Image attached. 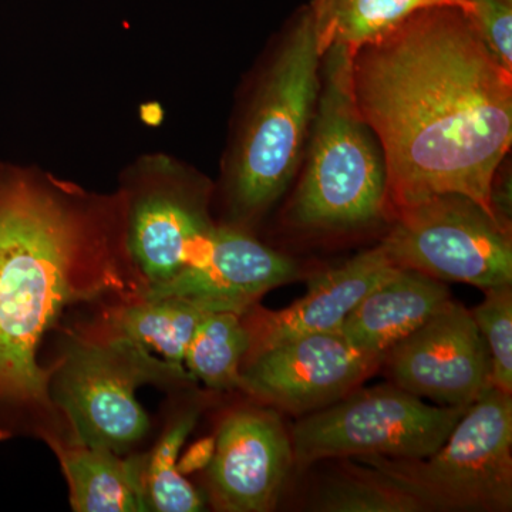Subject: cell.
Masks as SVG:
<instances>
[{
  "label": "cell",
  "mask_w": 512,
  "mask_h": 512,
  "mask_svg": "<svg viewBox=\"0 0 512 512\" xmlns=\"http://www.w3.org/2000/svg\"><path fill=\"white\" fill-rule=\"evenodd\" d=\"M215 453V436L204 437L195 441L187 448L183 456L178 457L177 470L181 476L187 477L191 474L204 471L210 466Z\"/></svg>",
  "instance_id": "cb8c5ba5"
},
{
  "label": "cell",
  "mask_w": 512,
  "mask_h": 512,
  "mask_svg": "<svg viewBox=\"0 0 512 512\" xmlns=\"http://www.w3.org/2000/svg\"><path fill=\"white\" fill-rule=\"evenodd\" d=\"M431 2L434 0H311L306 8L322 56L332 46L355 52Z\"/></svg>",
  "instance_id": "ac0fdd59"
},
{
  "label": "cell",
  "mask_w": 512,
  "mask_h": 512,
  "mask_svg": "<svg viewBox=\"0 0 512 512\" xmlns=\"http://www.w3.org/2000/svg\"><path fill=\"white\" fill-rule=\"evenodd\" d=\"M74 512H148L147 453L126 456L107 448L69 443L52 451Z\"/></svg>",
  "instance_id": "9a60e30c"
},
{
  "label": "cell",
  "mask_w": 512,
  "mask_h": 512,
  "mask_svg": "<svg viewBox=\"0 0 512 512\" xmlns=\"http://www.w3.org/2000/svg\"><path fill=\"white\" fill-rule=\"evenodd\" d=\"M500 66L512 73V0H457Z\"/></svg>",
  "instance_id": "7402d4cb"
},
{
  "label": "cell",
  "mask_w": 512,
  "mask_h": 512,
  "mask_svg": "<svg viewBox=\"0 0 512 512\" xmlns=\"http://www.w3.org/2000/svg\"><path fill=\"white\" fill-rule=\"evenodd\" d=\"M356 461V460H355ZM311 510L320 512H426L423 505L365 464H343L319 485Z\"/></svg>",
  "instance_id": "ffe728a7"
},
{
  "label": "cell",
  "mask_w": 512,
  "mask_h": 512,
  "mask_svg": "<svg viewBox=\"0 0 512 512\" xmlns=\"http://www.w3.org/2000/svg\"><path fill=\"white\" fill-rule=\"evenodd\" d=\"M468 407L427 404L393 383L357 387L293 424V463L306 467L370 454L429 457L443 446Z\"/></svg>",
  "instance_id": "ba28073f"
},
{
  "label": "cell",
  "mask_w": 512,
  "mask_h": 512,
  "mask_svg": "<svg viewBox=\"0 0 512 512\" xmlns=\"http://www.w3.org/2000/svg\"><path fill=\"white\" fill-rule=\"evenodd\" d=\"M205 313L184 299L146 295L72 322L99 335L130 340L171 365L185 367V353Z\"/></svg>",
  "instance_id": "2e32d148"
},
{
  "label": "cell",
  "mask_w": 512,
  "mask_h": 512,
  "mask_svg": "<svg viewBox=\"0 0 512 512\" xmlns=\"http://www.w3.org/2000/svg\"><path fill=\"white\" fill-rule=\"evenodd\" d=\"M251 340L242 315L207 312L195 329L184 366L211 392L241 390V369Z\"/></svg>",
  "instance_id": "d6986e66"
},
{
  "label": "cell",
  "mask_w": 512,
  "mask_h": 512,
  "mask_svg": "<svg viewBox=\"0 0 512 512\" xmlns=\"http://www.w3.org/2000/svg\"><path fill=\"white\" fill-rule=\"evenodd\" d=\"M127 239L147 295L184 299L210 261L222 224L211 217L212 187L164 154L137 161L121 177Z\"/></svg>",
  "instance_id": "8992f818"
},
{
  "label": "cell",
  "mask_w": 512,
  "mask_h": 512,
  "mask_svg": "<svg viewBox=\"0 0 512 512\" xmlns=\"http://www.w3.org/2000/svg\"><path fill=\"white\" fill-rule=\"evenodd\" d=\"M350 460L375 468L427 512L511 511L512 394L488 390L429 457Z\"/></svg>",
  "instance_id": "52a82bcc"
},
{
  "label": "cell",
  "mask_w": 512,
  "mask_h": 512,
  "mask_svg": "<svg viewBox=\"0 0 512 512\" xmlns=\"http://www.w3.org/2000/svg\"><path fill=\"white\" fill-rule=\"evenodd\" d=\"M293 464L291 434L275 409L232 410L218 426L204 470L210 503L222 512L274 510Z\"/></svg>",
  "instance_id": "7c38bea8"
},
{
  "label": "cell",
  "mask_w": 512,
  "mask_h": 512,
  "mask_svg": "<svg viewBox=\"0 0 512 512\" xmlns=\"http://www.w3.org/2000/svg\"><path fill=\"white\" fill-rule=\"evenodd\" d=\"M490 208L495 222L511 234L512 229V183L511 164L507 158L495 170L490 188Z\"/></svg>",
  "instance_id": "603a6c76"
},
{
  "label": "cell",
  "mask_w": 512,
  "mask_h": 512,
  "mask_svg": "<svg viewBox=\"0 0 512 512\" xmlns=\"http://www.w3.org/2000/svg\"><path fill=\"white\" fill-rule=\"evenodd\" d=\"M352 50L332 46L320 56V87L303 171L288 220L306 231H346L387 215L382 146L357 110Z\"/></svg>",
  "instance_id": "277c9868"
},
{
  "label": "cell",
  "mask_w": 512,
  "mask_h": 512,
  "mask_svg": "<svg viewBox=\"0 0 512 512\" xmlns=\"http://www.w3.org/2000/svg\"><path fill=\"white\" fill-rule=\"evenodd\" d=\"M49 393L84 446L120 456L136 450L151 420L137 390L156 386L168 393L191 390L197 380L185 367L165 362L127 339L110 338L70 322L50 356Z\"/></svg>",
  "instance_id": "5b68a950"
},
{
  "label": "cell",
  "mask_w": 512,
  "mask_h": 512,
  "mask_svg": "<svg viewBox=\"0 0 512 512\" xmlns=\"http://www.w3.org/2000/svg\"><path fill=\"white\" fill-rule=\"evenodd\" d=\"M390 383L441 406H471L493 389L491 360L468 309L447 302L383 355Z\"/></svg>",
  "instance_id": "8fae6325"
},
{
  "label": "cell",
  "mask_w": 512,
  "mask_h": 512,
  "mask_svg": "<svg viewBox=\"0 0 512 512\" xmlns=\"http://www.w3.org/2000/svg\"><path fill=\"white\" fill-rule=\"evenodd\" d=\"M450 301L446 282L399 266L357 303L339 333L357 349L384 355Z\"/></svg>",
  "instance_id": "5bb4252c"
},
{
  "label": "cell",
  "mask_w": 512,
  "mask_h": 512,
  "mask_svg": "<svg viewBox=\"0 0 512 512\" xmlns=\"http://www.w3.org/2000/svg\"><path fill=\"white\" fill-rule=\"evenodd\" d=\"M380 247L397 266L480 289L512 284V241L473 200L441 194L397 211Z\"/></svg>",
  "instance_id": "9c48e42d"
},
{
  "label": "cell",
  "mask_w": 512,
  "mask_h": 512,
  "mask_svg": "<svg viewBox=\"0 0 512 512\" xmlns=\"http://www.w3.org/2000/svg\"><path fill=\"white\" fill-rule=\"evenodd\" d=\"M320 87L308 8L269 55L242 116L224 174L231 222L248 229L284 195L301 168Z\"/></svg>",
  "instance_id": "3957f363"
},
{
  "label": "cell",
  "mask_w": 512,
  "mask_h": 512,
  "mask_svg": "<svg viewBox=\"0 0 512 512\" xmlns=\"http://www.w3.org/2000/svg\"><path fill=\"white\" fill-rule=\"evenodd\" d=\"M350 72L357 110L386 160L387 215L461 194L494 220L491 183L512 141V73L460 3L414 10L357 47Z\"/></svg>",
  "instance_id": "7a4b0ae2"
},
{
  "label": "cell",
  "mask_w": 512,
  "mask_h": 512,
  "mask_svg": "<svg viewBox=\"0 0 512 512\" xmlns=\"http://www.w3.org/2000/svg\"><path fill=\"white\" fill-rule=\"evenodd\" d=\"M396 268L377 245L338 268L313 276L306 295L288 308L266 311L256 303L242 315L251 340L245 357L298 336L339 332L357 303Z\"/></svg>",
  "instance_id": "4fadbf2b"
},
{
  "label": "cell",
  "mask_w": 512,
  "mask_h": 512,
  "mask_svg": "<svg viewBox=\"0 0 512 512\" xmlns=\"http://www.w3.org/2000/svg\"><path fill=\"white\" fill-rule=\"evenodd\" d=\"M471 312L491 360L494 389L512 394V284L484 289Z\"/></svg>",
  "instance_id": "44dd1931"
},
{
  "label": "cell",
  "mask_w": 512,
  "mask_h": 512,
  "mask_svg": "<svg viewBox=\"0 0 512 512\" xmlns=\"http://www.w3.org/2000/svg\"><path fill=\"white\" fill-rule=\"evenodd\" d=\"M383 355L339 332L311 333L245 357L241 392L282 412L308 414L338 402L382 367Z\"/></svg>",
  "instance_id": "30bf717a"
},
{
  "label": "cell",
  "mask_w": 512,
  "mask_h": 512,
  "mask_svg": "<svg viewBox=\"0 0 512 512\" xmlns=\"http://www.w3.org/2000/svg\"><path fill=\"white\" fill-rule=\"evenodd\" d=\"M207 404L205 397L188 394L185 400H175L167 414L160 437L147 453L146 488L150 511H204V497L178 473L177 461Z\"/></svg>",
  "instance_id": "e0dca14e"
},
{
  "label": "cell",
  "mask_w": 512,
  "mask_h": 512,
  "mask_svg": "<svg viewBox=\"0 0 512 512\" xmlns=\"http://www.w3.org/2000/svg\"><path fill=\"white\" fill-rule=\"evenodd\" d=\"M123 191L96 192L37 167L0 163V441L73 443L53 404L45 349L72 313L143 298Z\"/></svg>",
  "instance_id": "6da1fadb"
}]
</instances>
